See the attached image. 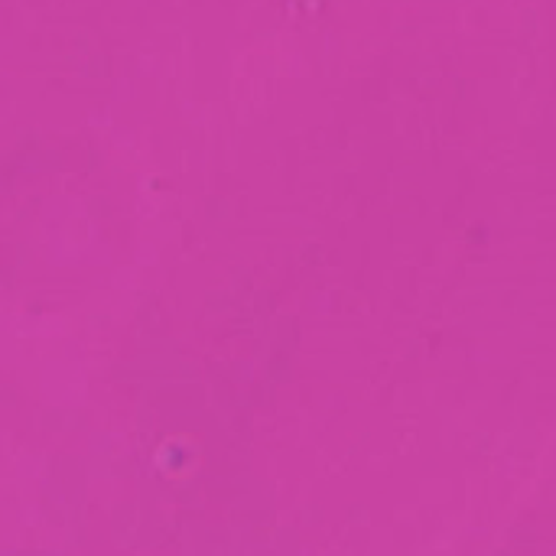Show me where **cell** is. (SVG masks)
I'll return each instance as SVG.
<instances>
[]
</instances>
